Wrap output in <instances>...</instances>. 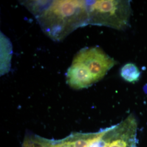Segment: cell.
Listing matches in <instances>:
<instances>
[{"mask_svg":"<svg viewBox=\"0 0 147 147\" xmlns=\"http://www.w3.org/2000/svg\"><path fill=\"white\" fill-rule=\"evenodd\" d=\"M116 64L100 47H84L74 56L66 74L67 83L76 90L88 88L103 79Z\"/></svg>","mask_w":147,"mask_h":147,"instance_id":"7a4b0ae2","label":"cell"},{"mask_svg":"<svg viewBox=\"0 0 147 147\" xmlns=\"http://www.w3.org/2000/svg\"><path fill=\"white\" fill-rule=\"evenodd\" d=\"M34 16L43 32L60 42L71 33L88 25L86 1H20Z\"/></svg>","mask_w":147,"mask_h":147,"instance_id":"6da1fadb","label":"cell"},{"mask_svg":"<svg viewBox=\"0 0 147 147\" xmlns=\"http://www.w3.org/2000/svg\"><path fill=\"white\" fill-rule=\"evenodd\" d=\"M12 56V45L9 39L1 33V75L9 71Z\"/></svg>","mask_w":147,"mask_h":147,"instance_id":"5b68a950","label":"cell"},{"mask_svg":"<svg viewBox=\"0 0 147 147\" xmlns=\"http://www.w3.org/2000/svg\"><path fill=\"white\" fill-rule=\"evenodd\" d=\"M88 25L110 27L119 31L129 26L131 14L130 1H86Z\"/></svg>","mask_w":147,"mask_h":147,"instance_id":"277c9868","label":"cell"},{"mask_svg":"<svg viewBox=\"0 0 147 147\" xmlns=\"http://www.w3.org/2000/svg\"><path fill=\"white\" fill-rule=\"evenodd\" d=\"M121 75L126 81L135 82L139 80L141 73L135 64L127 63L121 69Z\"/></svg>","mask_w":147,"mask_h":147,"instance_id":"8992f818","label":"cell"},{"mask_svg":"<svg viewBox=\"0 0 147 147\" xmlns=\"http://www.w3.org/2000/svg\"><path fill=\"white\" fill-rule=\"evenodd\" d=\"M137 121L132 114L121 123L90 133H75L74 147H137Z\"/></svg>","mask_w":147,"mask_h":147,"instance_id":"3957f363","label":"cell"}]
</instances>
